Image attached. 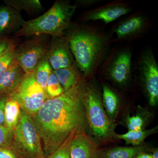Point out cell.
Masks as SVG:
<instances>
[{"label": "cell", "instance_id": "6da1fadb", "mask_svg": "<svg viewBox=\"0 0 158 158\" xmlns=\"http://www.w3.org/2000/svg\"><path fill=\"white\" fill-rule=\"evenodd\" d=\"M87 81L84 78L60 96L48 99L32 116L45 158L49 157L71 136L85 129L82 93Z\"/></svg>", "mask_w": 158, "mask_h": 158}, {"label": "cell", "instance_id": "7a4b0ae2", "mask_svg": "<svg viewBox=\"0 0 158 158\" xmlns=\"http://www.w3.org/2000/svg\"><path fill=\"white\" fill-rule=\"evenodd\" d=\"M64 36L83 77L93 78L107 55L110 35L95 26L71 23Z\"/></svg>", "mask_w": 158, "mask_h": 158}, {"label": "cell", "instance_id": "3957f363", "mask_svg": "<svg viewBox=\"0 0 158 158\" xmlns=\"http://www.w3.org/2000/svg\"><path fill=\"white\" fill-rule=\"evenodd\" d=\"M82 102L89 135L98 145L116 139V124L108 117L102 102V89L94 79L87 80Z\"/></svg>", "mask_w": 158, "mask_h": 158}, {"label": "cell", "instance_id": "277c9868", "mask_svg": "<svg viewBox=\"0 0 158 158\" xmlns=\"http://www.w3.org/2000/svg\"><path fill=\"white\" fill-rule=\"evenodd\" d=\"M77 9L69 1L58 0L44 14L30 20L24 21L15 37L48 34L53 37H62L71 24Z\"/></svg>", "mask_w": 158, "mask_h": 158}, {"label": "cell", "instance_id": "5b68a950", "mask_svg": "<svg viewBox=\"0 0 158 158\" xmlns=\"http://www.w3.org/2000/svg\"><path fill=\"white\" fill-rule=\"evenodd\" d=\"M132 56L130 47L113 48L100 66V73L118 88H128L132 79Z\"/></svg>", "mask_w": 158, "mask_h": 158}, {"label": "cell", "instance_id": "8992f818", "mask_svg": "<svg viewBox=\"0 0 158 158\" xmlns=\"http://www.w3.org/2000/svg\"><path fill=\"white\" fill-rule=\"evenodd\" d=\"M13 147L23 158H45L32 117L21 110L19 122L12 132Z\"/></svg>", "mask_w": 158, "mask_h": 158}, {"label": "cell", "instance_id": "52a82bcc", "mask_svg": "<svg viewBox=\"0 0 158 158\" xmlns=\"http://www.w3.org/2000/svg\"><path fill=\"white\" fill-rule=\"evenodd\" d=\"M8 96L18 104L21 110L31 117L48 99L45 91L37 83L33 72L25 74L17 87Z\"/></svg>", "mask_w": 158, "mask_h": 158}, {"label": "cell", "instance_id": "ba28073f", "mask_svg": "<svg viewBox=\"0 0 158 158\" xmlns=\"http://www.w3.org/2000/svg\"><path fill=\"white\" fill-rule=\"evenodd\" d=\"M134 69L150 106H156L158 103V64L152 48L143 50L136 60Z\"/></svg>", "mask_w": 158, "mask_h": 158}, {"label": "cell", "instance_id": "9c48e42d", "mask_svg": "<svg viewBox=\"0 0 158 158\" xmlns=\"http://www.w3.org/2000/svg\"><path fill=\"white\" fill-rule=\"evenodd\" d=\"M152 22L148 15L138 11L117 23L112 29L116 38L113 41L130 42L139 39L149 31Z\"/></svg>", "mask_w": 158, "mask_h": 158}, {"label": "cell", "instance_id": "30bf717a", "mask_svg": "<svg viewBox=\"0 0 158 158\" xmlns=\"http://www.w3.org/2000/svg\"><path fill=\"white\" fill-rule=\"evenodd\" d=\"M35 36L22 44L19 52H17L16 62L25 73L34 71L46 56L49 47L43 38Z\"/></svg>", "mask_w": 158, "mask_h": 158}, {"label": "cell", "instance_id": "8fae6325", "mask_svg": "<svg viewBox=\"0 0 158 158\" xmlns=\"http://www.w3.org/2000/svg\"><path fill=\"white\" fill-rule=\"evenodd\" d=\"M132 10V8L128 3L117 0L86 11L80 20L84 22L101 21L108 24L128 14Z\"/></svg>", "mask_w": 158, "mask_h": 158}, {"label": "cell", "instance_id": "7c38bea8", "mask_svg": "<svg viewBox=\"0 0 158 158\" xmlns=\"http://www.w3.org/2000/svg\"><path fill=\"white\" fill-rule=\"evenodd\" d=\"M70 158H102V150L85 129L78 131L71 140Z\"/></svg>", "mask_w": 158, "mask_h": 158}, {"label": "cell", "instance_id": "4fadbf2b", "mask_svg": "<svg viewBox=\"0 0 158 158\" xmlns=\"http://www.w3.org/2000/svg\"><path fill=\"white\" fill-rule=\"evenodd\" d=\"M47 57L53 70L69 67L75 62L68 40L64 36L53 37Z\"/></svg>", "mask_w": 158, "mask_h": 158}, {"label": "cell", "instance_id": "5bb4252c", "mask_svg": "<svg viewBox=\"0 0 158 158\" xmlns=\"http://www.w3.org/2000/svg\"><path fill=\"white\" fill-rule=\"evenodd\" d=\"M20 11L7 6H0V37L16 33L24 22Z\"/></svg>", "mask_w": 158, "mask_h": 158}, {"label": "cell", "instance_id": "9a60e30c", "mask_svg": "<svg viewBox=\"0 0 158 158\" xmlns=\"http://www.w3.org/2000/svg\"><path fill=\"white\" fill-rule=\"evenodd\" d=\"M102 98L103 106L109 118L115 123L120 106V97L118 93L106 83L102 85Z\"/></svg>", "mask_w": 158, "mask_h": 158}, {"label": "cell", "instance_id": "2e32d148", "mask_svg": "<svg viewBox=\"0 0 158 158\" xmlns=\"http://www.w3.org/2000/svg\"><path fill=\"white\" fill-rule=\"evenodd\" d=\"M24 72L16 61L0 76V94H10L17 87L24 76Z\"/></svg>", "mask_w": 158, "mask_h": 158}, {"label": "cell", "instance_id": "e0dca14e", "mask_svg": "<svg viewBox=\"0 0 158 158\" xmlns=\"http://www.w3.org/2000/svg\"><path fill=\"white\" fill-rule=\"evenodd\" d=\"M53 71L62 85L64 92L73 88L85 78L75 62L69 67Z\"/></svg>", "mask_w": 158, "mask_h": 158}, {"label": "cell", "instance_id": "ac0fdd59", "mask_svg": "<svg viewBox=\"0 0 158 158\" xmlns=\"http://www.w3.org/2000/svg\"><path fill=\"white\" fill-rule=\"evenodd\" d=\"M146 146L116 147L102 151V158H135L139 154L145 152Z\"/></svg>", "mask_w": 158, "mask_h": 158}, {"label": "cell", "instance_id": "d6986e66", "mask_svg": "<svg viewBox=\"0 0 158 158\" xmlns=\"http://www.w3.org/2000/svg\"><path fill=\"white\" fill-rule=\"evenodd\" d=\"M152 114L145 108L138 106L135 115L128 116L126 119V125L129 131H139L145 129Z\"/></svg>", "mask_w": 158, "mask_h": 158}, {"label": "cell", "instance_id": "ffe728a7", "mask_svg": "<svg viewBox=\"0 0 158 158\" xmlns=\"http://www.w3.org/2000/svg\"><path fill=\"white\" fill-rule=\"evenodd\" d=\"M158 126L150 129L141 130L139 131H129L123 134H116V139L124 140L126 144L133 146H139L146 138L157 133Z\"/></svg>", "mask_w": 158, "mask_h": 158}, {"label": "cell", "instance_id": "44dd1931", "mask_svg": "<svg viewBox=\"0 0 158 158\" xmlns=\"http://www.w3.org/2000/svg\"><path fill=\"white\" fill-rule=\"evenodd\" d=\"M21 109L16 102L8 98L5 108V126L11 132L15 129L19 122Z\"/></svg>", "mask_w": 158, "mask_h": 158}, {"label": "cell", "instance_id": "7402d4cb", "mask_svg": "<svg viewBox=\"0 0 158 158\" xmlns=\"http://www.w3.org/2000/svg\"><path fill=\"white\" fill-rule=\"evenodd\" d=\"M52 71L46 56L40 62L33 71L37 83L45 92L48 80Z\"/></svg>", "mask_w": 158, "mask_h": 158}, {"label": "cell", "instance_id": "603a6c76", "mask_svg": "<svg viewBox=\"0 0 158 158\" xmlns=\"http://www.w3.org/2000/svg\"><path fill=\"white\" fill-rule=\"evenodd\" d=\"M5 3L19 11H38L43 9L42 5L38 0H8L5 1Z\"/></svg>", "mask_w": 158, "mask_h": 158}, {"label": "cell", "instance_id": "cb8c5ba5", "mask_svg": "<svg viewBox=\"0 0 158 158\" xmlns=\"http://www.w3.org/2000/svg\"><path fill=\"white\" fill-rule=\"evenodd\" d=\"M16 44L11 40L7 48L0 56V76L16 61Z\"/></svg>", "mask_w": 158, "mask_h": 158}, {"label": "cell", "instance_id": "d4e9b609", "mask_svg": "<svg viewBox=\"0 0 158 158\" xmlns=\"http://www.w3.org/2000/svg\"><path fill=\"white\" fill-rule=\"evenodd\" d=\"M64 92L62 85L53 70L49 77L46 88V93L48 98H55Z\"/></svg>", "mask_w": 158, "mask_h": 158}, {"label": "cell", "instance_id": "484cf974", "mask_svg": "<svg viewBox=\"0 0 158 158\" xmlns=\"http://www.w3.org/2000/svg\"><path fill=\"white\" fill-rule=\"evenodd\" d=\"M75 134L71 136L48 158H70L69 155V144L71 140Z\"/></svg>", "mask_w": 158, "mask_h": 158}, {"label": "cell", "instance_id": "4316f807", "mask_svg": "<svg viewBox=\"0 0 158 158\" xmlns=\"http://www.w3.org/2000/svg\"><path fill=\"white\" fill-rule=\"evenodd\" d=\"M12 132L5 125L0 126V147L7 148L10 140L12 139Z\"/></svg>", "mask_w": 158, "mask_h": 158}, {"label": "cell", "instance_id": "83f0119b", "mask_svg": "<svg viewBox=\"0 0 158 158\" xmlns=\"http://www.w3.org/2000/svg\"><path fill=\"white\" fill-rule=\"evenodd\" d=\"M8 98L6 94L0 97V126L5 125V108Z\"/></svg>", "mask_w": 158, "mask_h": 158}, {"label": "cell", "instance_id": "f1b7e54d", "mask_svg": "<svg viewBox=\"0 0 158 158\" xmlns=\"http://www.w3.org/2000/svg\"><path fill=\"white\" fill-rule=\"evenodd\" d=\"M103 1V0H77L76 1L75 6L77 8V7L87 8L98 5Z\"/></svg>", "mask_w": 158, "mask_h": 158}, {"label": "cell", "instance_id": "f546056e", "mask_svg": "<svg viewBox=\"0 0 158 158\" xmlns=\"http://www.w3.org/2000/svg\"><path fill=\"white\" fill-rule=\"evenodd\" d=\"M0 158H17V157L11 150L0 147Z\"/></svg>", "mask_w": 158, "mask_h": 158}, {"label": "cell", "instance_id": "4dcf8cb0", "mask_svg": "<svg viewBox=\"0 0 158 158\" xmlns=\"http://www.w3.org/2000/svg\"><path fill=\"white\" fill-rule=\"evenodd\" d=\"M11 41L7 37H0V56L7 48Z\"/></svg>", "mask_w": 158, "mask_h": 158}, {"label": "cell", "instance_id": "1f68e13d", "mask_svg": "<svg viewBox=\"0 0 158 158\" xmlns=\"http://www.w3.org/2000/svg\"><path fill=\"white\" fill-rule=\"evenodd\" d=\"M135 158H152V154L143 152L139 154Z\"/></svg>", "mask_w": 158, "mask_h": 158}, {"label": "cell", "instance_id": "d6a6232c", "mask_svg": "<svg viewBox=\"0 0 158 158\" xmlns=\"http://www.w3.org/2000/svg\"><path fill=\"white\" fill-rule=\"evenodd\" d=\"M152 158H158V150L157 148L152 150Z\"/></svg>", "mask_w": 158, "mask_h": 158}]
</instances>
